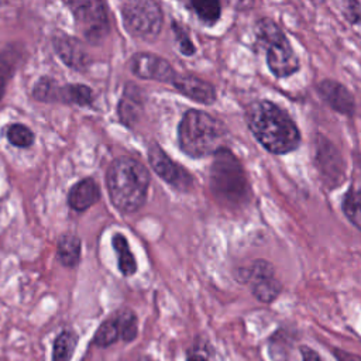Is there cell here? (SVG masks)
Returning a JSON list of instances; mask_svg holds the SVG:
<instances>
[{"instance_id": "cell-1", "label": "cell", "mask_w": 361, "mask_h": 361, "mask_svg": "<svg viewBox=\"0 0 361 361\" xmlns=\"http://www.w3.org/2000/svg\"><path fill=\"white\" fill-rule=\"evenodd\" d=\"M245 121L257 141L271 154L283 155L300 144V131L292 117L269 100L251 103L245 111Z\"/></svg>"}, {"instance_id": "cell-2", "label": "cell", "mask_w": 361, "mask_h": 361, "mask_svg": "<svg viewBox=\"0 0 361 361\" xmlns=\"http://www.w3.org/2000/svg\"><path fill=\"white\" fill-rule=\"evenodd\" d=\"M149 172L131 157L116 158L106 171V188L111 204L123 214L138 212L148 195Z\"/></svg>"}, {"instance_id": "cell-3", "label": "cell", "mask_w": 361, "mask_h": 361, "mask_svg": "<svg viewBox=\"0 0 361 361\" xmlns=\"http://www.w3.org/2000/svg\"><path fill=\"white\" fill-rule=\"evenodd\" d=\"M209 188L216 202L228 209H243L251 199V188L238 158L223 148L213 155L209 169Z\"/></svg>"}, {"instance_id": "cell-4", "label": "cell", "mask_w": 361, "mask_h": 361, "mask_svg": "<svg viewBox=\"0 0 361 361\" xmlns=\"http://www.w3.org/2000/svg\"><path fill=\"white\" fill-rule=\"evenodd\" d=\"M228 131L217 117L196 109L188 110L178 126V144L190 158H204L227 148Z\"/></svg>"}, {"instance_id": "cell-5", "label": "cell", "mask_w": 361, "mask_h": 361, "mask_svg": "<svg viewBox=\"0 0 361 361\" xmlns=\"http://www.w3.org/2000/svg\"><path fill=\"white\" fill-rule=\"evenodd\" d=\"M255 44L265 51L267 65L275 78H288L299 71L300 62L281 27L271 18H259L254 25Z\"/></svg>"}, {"instance_id": "cell-6", "label": "cell", "mask_w": 361, "mask_h": 361, "mask_svg": "<svg viewBox=\"0 0 361 361\" xmlns=\"http://www.w3.org/2000/svg\"><path fill=\"white\" fill-rule=\"evenodd\" d=\"M121 18L126 31L138 39H155L164 23L161 6L152 0H131L121 4Z\"/></svg>"}, {"instance_id": "cell-7", "label": "cell", "mask_w": 361, "mask_h": 361, "mask_svg": "<svg viewBox=\"0 0 361 361\" xmlns=\"http://www.w3.org/2000/svg\"><path fill=\"white\" fill-rule=\"evenodd\" d=\"M71 10L76 28L90 45H99L110 32L109 8L100 0H75L65 3Z\"/></svg>"}, {"instance_id": "cell-8", "label": "cell", "mask_w": 361, "mask_h": 361, "mask_svg": "<svg viewBox=\"0 0 361 361\" xmlns=\"http://www.w3.org/2000/svg\"><path fill=\"white\" fill-rule=\"evenodd\" d=\"M31 96L39 103H62L89 107L94 102L92 87L83 83L59 85L51 76H41L32 86Z\"/></svg>"}, {"instance_id": "cell-9", "label": "cell", "mask_w": 361, "mask_h": 361, "mask_svg": "<svg viewBox=\"0 0 361 361\" xmlns=\"http://www.w3.org/2000/svg\"><path fill=\"white\" fill-rule=\"evenodd\" d=\"M235 278L238 282L248 285L255 299L262 303L274 302L282 290L272 264L265 259H257L248 267L238 268Z\"/></svg>"}, {"instance_id": "cell-10", "label": "cell", "mask_w": 361, "mask_h": 361, "mask_svg": "<svg viewBox=\"0 0 361 361\" xmlns=\"http://www.w3.org/2000/svg\"><path fill=\"white\" fill-rule=\"evenodd\" d=\"M147 155H148V162L152 171L171 188L182 193L192 190L193 188L192 173L178 162L172 161L171 157L157 142L149 144Z\"/></svg>"}, {"instance_id": "cell-11", "label": "cell", "mask_w": 361, "mask_h": 361, "mask_svg": "<svg viewBox=\"0 0 361 361\" xmlns=\"http://www.w3.org/2000/svg\"><path fill=\"white\" fill-rule=\"evenodd\" d=\"M314 165L327 189L338 188L345 179V162L334 144L323 135L317 137Z\"/></svg>"}, {"instance_id": "cell-12", "label": "cell", "mask_w": 361, "mask_h": 361, "mask_svg": "<svg viewBox=\"0 0 361 361\" xmlns=\"http://www.w3.org/2000/svg\"><path fill=\"white\" fill-rule=\"evenodd\" d=\"M128 66L134 76L145 80H157L171 85L176 75L172 65L166 59L151 52L134 54L128 62Z\"/></svg>"}, {"instance_id": "cell-13", "label": "cell", "mask_w": 361, "mask_h": 361, "mask_svg": "<svg viewBox=\"0 0 361 361\" xmlns=\"http://www.w3.org/2000/svg\"><path fill=\"white\" fill-rule=\"evenodd\" d=\"M52 45L58 58L68 68L78 72H85L87 69L90 63V55L79 38L58 32L52 37Z\"/></svg>"}, {"instance_id": "cell-14", "label": "cell", "mask_w": 361, "mask_h": 361, "mask_svg": "<svg viewBox=\"0 0 361 361\" xmlns=\"http://www.w3.org/2000/svg\"><path fill=\"white\" fill-rule=\"evenodd\" d=\"M316 92L334 111L344 116H353L355 113L354 96L343 83L324 79L316 85Z\"/></svg>"}, {"instance_id": "cell-15", "label": "cell", "mask_w": 361, "mask_h": 361, "mask_svg": "<svg viewBox=\"0 0 361 361\" xmlns=\"http://www.w3.org/2000/svg\"><path fill=\"white\" fill-rule=\"evenodd\" d=\"M171 85L183 96H186L188 99L202 103V104H212L216 102L217 93H216V87L196 76L192 73H178L175 75L173 80L171 82Z\"/></svg>"}, {"instance_id": "cell-16", "label": "cell", "mask_w": 361, "mask_h": 361, "mask_svg": "<svg viewBox=\"0 0 361 361\" xmlns=\"http://www.w3.org/2000/svg\"><path fill=\"white\" fill-rule=\"evenodd\" d=\"M142 110H144L142 89L133 82L126 83L123 96L120 97L117 104V116L120 121L126 127L133 128L138 123L142 114Z\"/></svg>"}, {"instance_id": "cell-17", "label": "cell", "mask_w": 361, "mask_h": 361, "mask_svg": "<svg viewBox=\"0 0 361 361\" xmlns=\"http://www.w3.org/2000/svg\"><path fill=\"white\" fill-rule=\"evenodd\" d=\"M100 199V188L93 178H83L82 180L76 182L68 192V206L82 213L92 206H94Z\"/></svg>"}, {"instance_id": "cell-18", "label": "cell", "mask_w": 361, "mask_h": 361, "mask_svg": "<svg viewBox=\"0 0 361 361\" xmlns=\"http://www.w3.org/2000/svg\"><path fill=\"white\" fill-rule=\"evenodd\" d=\"M24 58L25 54L21 44H7L0 51V102L6 94L10 79L16 75Z\"/></svg>"}, {"instance_id": "cell-19", "label": "cell", "mask_w": 361, "mask_h": 361, "mask_svg": "<svg viewBox=\"0 0 361 361\" xmlns=\"http://www.w3.org/2000/svg\"><path fill=\"white\" fill-rule=\"evenodd\" d=\"M82 240L76 234L63 233L56 241L58 261L66 268H75L80 262Z\"/></svg>"}, {"instance_id": "cell-20", "label": "cell", "mask_w": 361, "mask_h": 361, "mask_svg": "<svg viewBox=\"0 0 361 361\" xmlns=\"http://www.w3.org/2000/svg\"><path fill=\"white\" fill-rule=\"evenodd\" d=\"M111 245L117 257V267L123 276H131L137 272V261L124 234L116 233L111 237Z\"/></svg>"}, {"instance_id": "cell-21", "label": "cell", "mask_w": 361, "mask_h": 361, "mask_svg": "<svg viewBox=\"0 0 361 361\" xmlns=\"http://www.w3.org/2000/svg\"><path fill=\"white\" fill-rule=\"evenodd\" d=\"M78 337L72 330L61 331L54 340L51 361H71L75 353Z\"/></svg>"}, {"instance_id": "cell-22", "label": "cell", "mask_w": 361, "mask_h": 361, "mask_svg": "<svg viewBox=\"0 0 361 361\" xmlns=\"http://www.w3.org/2000/svg\"><path fill=\"white\" fill-rule=\"evenodd\" d=\"M188 7H190L197 18L206 25L216 24L221 16V6L217 0H195L189 1Z\"/></svg>"}, {"instance_id": "cell-23", "label": "cell", "mask_w": 361, "mask_h": 361, "mask_svg": "<svg viewBox=\"0 0 361 361\" xmlns=\"http://www.w3.org/2000/svg\"><path fill=\"white\" fill-rule=\"evenodd\" d=\"M114 319L118 326L120 340L124 343H131L135 340L138 334V322L135 313L131 309H120L116 312Z\"/></svg>"}, {"instance_id": "cell-24", "label": "cell", "mask_w": 361, "mask_h": 361, "mask_svg": "<svg viewBox=\"0 0 361 361\" xmlns=\"http://www.w3.org/2000/svg\"><path fill=\"white\" fill-rule=\"evenodd\" d=\"M7 141L16 148H30L34 144L35 135L30 127L21 123H13L4 130Z\"/></svg>"}, {"instance_id": "cell-25", "label": "cell", "mask_w": 361, "mask_h": 361, "mask_svg": "<svg viewBox=\"0 0 361 361\" xmlns=\"http://www.w3.org/2000/svg\"><path fill=\"white\" fill-rule=\"evenodd\" d=\"M344 216L361 230V188H350L343 199Z\"/></svg>"}, {"instance_id": "cell-26", "label": "cell", "mask_w": 361, "mask_h": 361, "mask_svg": "<svg viewBox=\"0 0 361 361\" xmlns=\"http://www.w3.org/2000/svg\"><path fill=\"white\" fill-rule=\"evenodd\" d=\"M120 340V331L117 322L113 317L104 320L96 330L93 336V344L97 347H109Z\"/></svg>"}, {"instance_id": "cell-27", "label": "cell", "mask_w": 361, "mask_h": 361, "mask_svg": "<svg viewBox=\"0 0 361 361\" xmlns=\"http://www.w3.org/2000/svg\"><path fill=\"white\" fill-rule=\"evenodd\" d=\"M172 31L180 54H183L185 56L193 55L196 52V47L193 45V41L190 39L188 30L179 21H172Z\"/></svg>"}, {"instance_id": "cell-28", "label": "cell", "mask_w": 361, "mask_h": 361, "mask_svg": "<svg viewBox=\"0 0 361 361\" xmlns=\"http://www.w3.org/2000/svg\"><path fill=\"white\" fill-rule=\"evenodd\" d=\"M341 11L344 18L355 25V24H361V4L358 1H351V0H345L341 3Z\"/></svg>"}, {"instance_id": "cell-29", "label": "cell", "mask_w": 361, "mask_h": 361, "mask_svg": "<svg viewBox=\"0 0 361 361\" xmlns=\"http://www.w3.org/2000/svg\"><path fill=\"white\" fill-rule=\"evenodd\" d=\"M300 355H302V361H323L319 355L317 351H314L313 348L307 347V345H302L300 348Z\"/></svg>"}, {"instance_id": "cell-30", "label": "cell", "mask_w": 361, "mask_h": 361, "mask_svg": "<svg viewBox=\"0 0 361 361\" xmlns=\"http://www.w3.org/2000/svg\"><path fill=\"white\" fill-rule=\"evenodd\" d=\"M336 358L337 361H361V357L357 354H351L348 351H343V350H334Z\"/></svg>"}, {"instance_id": "cell-31", "label": "cell", "mask_w": 361, "mask_h": 361, "mask_svg": "<svg viewBox=\"0 0 361 361\" xmlns=\"http://www.w3.org/2000/svg\"><path fill=\"white\" fill-rule=\"evenodd\" d=\"M186 361H209V360H206L200 354H190V355H188Z\"/></svg>"}, {"instance_id": "cell-32", "label": "cell", "mask_w": 361, "mask_h": 361, "mask_svg": "<svg viewBox=\"0 0 361 361\" xmlns=\"http://www.w3.org/2000/svg\"><path fill=\"white\" fill-rule=\"evenodd\" d=\"M137 361H155V360H151V358H148V357H141V358H138Z\"/></svg>"}, {"instance_id": "cell-33", "label": "cell", "mask_w": 361, "mask_h": 361, "mask_svg": "<svg viewBox=\"0 0 361 361\" xmlns=\"http://www.w3.org/2000/svg\"><path fill=\"white\" fill-rule=\"evenodd\" d=\"M6 4H8V3H7V1H0V7H1V6H6Z\"/></svg>"}, {"instance_id": "cell-34", "label": "cell", "mask_w": 361, "mask_h": 361, "mask_svg": "<svg viewBox=\"0 0 361 361\" xmlns=\"http://www.w3.org/2000/svg\"><path fill=\"white\" fill-rule=\"evenodd\" d=\"M279 361H286V360H279Z\"/></svg>"}]
</instances>
